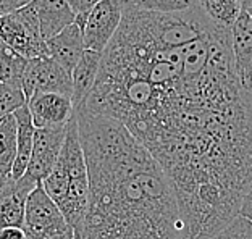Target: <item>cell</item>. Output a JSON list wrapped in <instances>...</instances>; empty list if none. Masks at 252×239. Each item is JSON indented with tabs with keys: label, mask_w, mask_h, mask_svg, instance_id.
Listing matches in <instances>:
<instances>
[{
	"label": "cell",
	"mask_w": 252,
	"mask_h": 239,
	"mask_svg": "<svg viewBox=\"0 0 252 239\" xmlns=\"http://www.w3.org/2000/svg\"><path fill=\"white\" fill-rule=\"evenodd\" d=\"M89 202L73 239H178L180 210L163 168L118 120L74 110Z\"/></svg>",
	"instance_id": "6da1fadb"
},
{
	"label": "cell",
	"mask_w": 252,
	"mask_h": 239,
	"mask_svg": "<svg viewBox=\"0 0 252 239\" xmlns=\"http://www.w3.org/2000/svg\"><path fill=\"white\" fill-rule=\"evenodd\" d=\"M49 197L59 206L66 223L74 230L83 220L89 202V178L74 115L66 124L60 157L50 175L42 181Z\"/></svg>",
	"instance_id": "7a4b0ae2"
},
{
	"label": "cell",
	"mask_w": 252,
	"mask_h": 239,
	"mask_svg": "<svg viewBox=\"0 0 252 239\" xmlns=\"http://www.w3.org/2000/svg\"><path fill=\"white\" fill-rule=\"evenodd\" d=\"M23 231L26 239L73 238V228L66 223L59 206L45 192L42 183L28 197Z\"/></svg>",
	"instance_id": "3957f363"
},
{
	"label": "cell",
	"mask_w": 252,
	"mask_h": 239,
	"mask_svg": "<svg viewBox=\"0 0 252 239\" xmlns=\"http://www.w3.org/2000/svg\"><path fill=\"white\" fill-rule=\"evenodd\" d=\"M0 39L26 60L49 57L37 16L31 5L0 16Z\"/></svg>",
	"instance_id": "277c9868"
},
{
	"label": "cell",
	"mask_w": 252,
	"mask_h": 239,
	"mask_svg": "<svg viewBox=\"0 0 252 239\" xmlns=\"http://www.w3.org/2000/svg\"><path fill=\"white\" fill-rule=\"evenodd\" d=\"M21 89L28 100L37 92H54L71 97L73 78L50 57H37L28 60Z\"/></svg>",
	"instance_id": "5b68a950"
},
{
	"label": "cell",
	"mask_w": 252,
	"mask_h": 239,
	"mask_svg": "<svg viewBox=\"0 0 252 239\" xmlns=\"http://www.w3.org/2000/svg\"><path fill=\"white\" fill-rule=\"evenodd\" d=\"M123 0H100L86 21L83 39L86 50L102 54L117 34L123 20Z\"/></svg>",
	"instance_id": "8992f818"
},
{
	"label": "cell",
	"mask_w": 252,
	"mask_h": 239,
	"mask_svg": "<svg viewBox=\"0 0 252 239\" xmlns=\"http://www.w3.org/2000/svg\"><path fill=\"white\" fill-rule=\"evenodd\" d=\"M66 136V126L60 128H37L34 133V144L31 160L26 175H30L37 183L47 178L60 157L63 142Z\"/></svg>",
	"instance_id": "52a82bcc"
},
{
	"label": "cell",
	"mask_w": 252,
	"mask_h": 239,
	"mask_svg": "<svg viewBox=\"0 0 252 239\" xmlns=\"http://www.w3.org/2000/svg\"><path fill=\"white\" fill-rule=\"evenodd\" d=\"M34 126L37 128H60L66 126L74 117L71 97L54 92H37L28 100Z\"/></svg>",
	"instance_id": "ba28073f"
},
{
	"label": "cell",
	"mask_w": 252,
	"mask_h": 239,
	"mask_svg": "<svg viewBox=\"0 0 252 239\" xmlns=\"http://www.w3.org/2000/svg\"><path fill=\"white\" fill-rule=\"evenodd\" d=\"M37 184L41 183L25 175L20 179H11L0 191V230L23 228L28 197Z\"/></svg>",
	"instance_id": "9c48e42d"
},
{
	"label": "cell",
	"mask_w": 252,
	"mask_h": 239,
	"mask_svg": "<svg viewBox=\"0 0 252 239\" xmlns=\"http://www.w3.org/2000/svg\"><path fill=\"white\" fill-rule=\"evenodd\" d=\"M234 66L239 84L252 95V18L248 11H241L231 28Z\"/></svg>",
	"instance_id": "30bf717a"
},
{
	"label": "cell",
	"mask_w": 252,
	"mask_h": 239,
	"mask_svg": "<svg viewBox=\"0 0 252 239\" xmlns=\"http://www.w3.org/2000/svg\"><path fill=\"white\" fill-rule=\"evenodd\" d=\"M45 45H47V54L50 59L70 75L86 52L83 31L79 30L76 23L45 41Z\"/></svg>",
	"instance_id": "8fae6325"
},
{
	"label": "cell",
	"mask_w": 252,
	"mask_h": 239,
	"mask_svg": "<svg viewBox=\"0 0 252 239\" xmlns=\"http://www.w3.org/2000/svg\"><path fill=\"white\" fill-rule=\"evenodd\" d=\"M30 5L37 16L44 41H49L65 28L74 25L76 20L66 0H32Z\"/></svg>",
	"instance_id": "7c38bea8"
},
{
	"label": "cell",
	"mask_w": 252,
	"mask_h": 239,
	"mask_svg": "<svg viewBox=\"0 0 252 239\" xmlns=\"http://www.w3.org/2000/svg\"><path fill=\"white\" fill-rule=\"evenodd\" d=\"M13 117L16 120V158L13 168H11V179H20L21 176L26 175L28 165H30L31 160L36 126L32 123L28 105L16 110Z\"/></svg>",
	"instance_id": "4fadbf2b"
},
{
	"label": "cell",
	"mask_w": 252,
	"mask_h": 239,
	"mask_svg": "<svg viewBox=\"0 0 252 239\" xmlns=\"http://www.w3.org/2000/svg\"><path fill=\"white\" fill-rule=\"evenodd\" d=\"M100 61H102V54L93 52V50H86L81 60L74 66V70L71 73L73 78L71 102L74 110L79 109L86 102V99L89 97L91 90H93L97 81V76H99Z\"/></svg>",
	"instance_id": "5bb4252c"
},
{
	"label": "cell",
	"mask_w": 252,
	"mask_h": 239,
	"mask_svg": "<svg viewBox=\"0 0 252 239\" xmlns=\"http://www.w3.org/2000/svg\"><path fill=\"white\" fill-rule=\"evenodd\" d=\"M16 158V120L13 115L0 118V172L11 176Z\"/></svg>",
	"instance_id": "9a60e30c"
},
{
	"label": "cell",
	"mask_w": 252,
	"mask_h": 239,
	"mask_svg": "<svg viewBox=\"0 0 252 239\" xmlns=\"http://www.w3.org/2000/svg\"><path fill=\"white\" fill-rule=\"evenodd\" d=\"M28 60L13 52L2 39H0V81L21 88Z\"/></svg>",
	"instance_id": "2e32d148"
},
{
	"label": "cell",
	"mask_w": 252,
	"mask_h": 239,
	"mask_svg": "<svg viewBox=\"0 0 252 239\" xmlns=\"http://www.w3.org/2000/svg\"><path fill=\"white\" fill-rule=\"evenodd\" d=\"M200 7L212 21L228 30H231L243 11L238 0H200Z\"/></svg>",
	"instance_id": "e0dca14e"
},
{
	"label": "cell",
	"mask_w": 252,
	"mask_h": 239,
	"mask_svg": "<svg viewBox=\"0 0 252 239\" xmlns=\"http://www.w3.org/2000/svg\"><path fill=\"white\" fill-rule=\"evenodd\" d=\"M199 3L200 0H136L129 5L154 13H181L194 8Z\"/></svg>",
	"instance_id": "ac0fdd59"
},
{
	"label": "cell",
	"mask_w": 252,
	"mask_h": 239,
	"mask_svg": "<svg viewBox=\"0 0 252 239\" xmlns=\"http://www.w3.org/2000/svg\"><path fill=\"white\" fill-rule=\"evenodd\" d=\"M25 105H28V99L21 88L0 81V118L13 115Z\"/></svg>",
	"instance_id": "d6986e66"
},
{
	"label": "cell",
	"mask_w": 252,
	"mask_h": 239,
	"mask_svg": "<svg viewBox=\"0 0 252 239\" xmlns=\"http://www.w3.org/2000/svg\"><path fill=\"white\" fill-rule=\"evenodd\" d=\"M210 239H252V221L238 215L231 223H228Z\"/></svg>",
	"instance_id": "ffe728a7"
},
{
	"label": "cell",
	"mask_w": 252,
	"mask_h": 239,
	"mask_svg": "<svg viewBox=\"0 0 252 239\" xmlns=\"http://www.w3.org/2000/svg\"><path fill=\"white\" fill-rule=\"evenodd\" d=\"M99 2L100 0H66V3L70 5V8L73 10L74 16H76L74 23H76L81 31L84 30L91 10H93Z\"/></svg>",
	"instance_id": "44dd1931"
},
{
	"label": "cell",
	"mask_w": 252,
	"mask_h": 239,
	"mask_svg": "<svg viewBox=\"0 0 252 239\" xmlns=\"http://www.w3.org/2000/svg\"><path fill=\"white\" fill-rule=\"evenodd\" d=\"M32 0H0V16L15 13L21 8L28 7Z\"/></svg>",
	"instance_id": "7402d4cb"
},
{
	"label": "cell",
	"mask_w": 252,
	"mask_h": 239,
	"mask_svg": "<svg viewBox=\"0 0 252 239\" xmlns=\"http://www.w3.org/2000/svg\"><path fill=\"white\" fill-rule=\"evenodd\" d=\"M239 215L243 218L252 221V186L249 187V191L246 192V196L241 202V209H239Z\"/></svg>",
	"instance_id": "603a6c76"
},
{
	"label": "cell",
	"mask_w": 252,
	"mask_h": 239,
	"mask_svg": "<svg viewBox=\"0 0 252 239\" xmlns=\"http://www.w3.org/2000/svg\"><path fill=\"white\" fill-rule=\"evenodd\" d=\"M0 239H26L23 228H5L0 230Z\"/></svg>",
	"instance_id": "cb8c5ba5"
},
{
	"label": "cell",
	"mask_w": 252,
	"mask_h": 239,
	"mask_svg": "<svg viewBox=\"0 0 252 239\" xmlns=\"http://www.w3.org/2000/svg\"><path fill=\"white\" fill-rule=\"evenodd\" d=\"M10 181H11V176H10V175L3 173V172H0V191H2L3 187L10 183Z\"/></svg>",
	"instance_id": "d4e9b609"
},
{
	"label": "cell",
	"mask_w": 252,
	"mask_h": 239,
	"mask_svg": "<svg viewBox=\"0 0 252 239\" xmlns=\"http://www.w3.org/2000/svg\"><path fill=\"white\" fill-rule=\"evenodd\" d=\"M238 2L241 5V10H244V11L252 8V0H238Z\"/></svg>",
	"instance_id": "484cf974"
},
{
	"label": "cell",
	"mask_w": 252,
	"mask_h": 239,
	"mask_svg": "<svg viewBox=\"0 0 252 239\" xmlns=\"http://www.w3.org/2000/svg\"><path fill=\"white\" fill-rule=\"evenodd\" d=\"M123 2H125V3H134L136 0H123Z\"/></svg>",
	"instance_id": "4316f807"
},
{
	"label": "cell",
	"mask_w": 252,
	"mask_h": 239,
	"mask_svg": "<svg viewBox=\"0 0 252 239\" xmlns=\"http://www.w3.org/2000/svg\"><path fill=\"white\" fill-rule=\"evenodd\" d=\"M50 239H73V238H50Z\"/></svg>",
	"instance_id": "83f0119b"
},
{
	"label": "cell",
	"mask_w": 252,
	"mask_h": 239,
	"mask_svg": "<svg viewBox=\"0 0 252 239\" xmlns=\"http://www.w3.org/2000/svg\"><path fill=\"white\" fill-rule=\"evenodd\" d=\"M248 13H249V16L252 18V8H251V10H248Z\"/></svg>",
	"instance_id": "f1b7e54d"
}]
</instances>
